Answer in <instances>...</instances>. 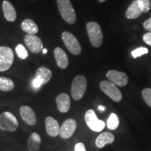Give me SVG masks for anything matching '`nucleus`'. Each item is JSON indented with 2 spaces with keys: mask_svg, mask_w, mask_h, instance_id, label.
Segmentation results:
<instances>
[{
  "mask_svg": "<svg viewBox=\"0 0 151 151\" xmlns=\"http://www.w3.org/2000/svg\"><path fill=\"white\" fill-rule=\"evenodd\" d=\"M58 10L65 22L73 24L76 20V15L70 0H57Z\"/></svg>",
  "mask_w": 151,
  "mask_h": 151,
  "instance_id": "nucleus-1",
  "label": "nucleus"
},
{
  "mask_svg": "<svg viewBox=\"0 0 151 151\" xmlns=\"http://www.w3.org/2000/svg\"><path fill=\"white\" fill-rule=\"evenodd\" d=\"M86 29L92 46L94 48L101 46L103 42V33L99 24L96 22H88Z\"/></svg>",
  "mask_w": 151,
  "mask_h": 151,
  "instance_id": "nucleus-2",
  "label": "nucleus"
},
{
  "mask_svg": "<svg viewBox=\"0 0 151 151\" xmlns=\"http://www.w3.org/2000/svg\"><path fill=\"white\" fill-rule=\"evenodd\" d=\"M87 80L82 75L76 76L72 81L71 88V97L76 101L81 100L84 97L87 90Z\"/></svg>",
  "mask_w": 151,
  "mask_h": 151,
  "instance_id": "nucleus-3",
  "label": "nucleus"
},
{
  "mask_svg": "<svg viewBox=\"0 0 151 151\" xmlns=\"http://www.w3.org/2000/svg\"><path fill=\"white\" fill-rule=\"evenodd\" d=\"M18 125V120L13 113L5 111L0 114V129L13 132L16 131Z\"/></svg>",
  "mask_w": 151,
  "mask_h": 151,
  "instance_id": "nucleus-4",
  "label": "nucleus"
},
{
  "mask_svg": "<svg viewBox=\"0 0 151 151\" xmlns=\"http://www.w3.org/2000/svg\"><path fill=\"white\" fill-rule=\"evenodd\" d=\"M99 88L104 93L110 97L113 101L120 102L122 99V94L116 85L108 81H103L99 83Z\"/></svg>",
  "mask_w": 151,
  "mask_h": 151,
  "instance_id": "nucleus-5",
  "label": "nucleus"
},
{
  "mask_svg": "<svg viewBox=\"0 0 151 151\" xmlns=\"http://www.w3.org/2000/svg\"><path fill=\"white\" fill-rule=\"evenodd\" d=\"M62 39L65 46L71 53L74 55H78L81 52V46L80 43L73 34L65 31L62 33Z\"/></svg>",
  "mask_w": 151,
  "mask_h": 151,
  "instance_id": "nucleus-6",
  "label": "nucleus"
},
{
  "mask_svg": "<svg viewBox=\"0 0 151 151\" xmlns=\"http://www.w3.org/2000/svg\"><path fill=\"white\" fill-rule=\"evenodd\" d=\"M14 61L12 49L7 46L0 47V71L9 70Z\"/></svg>",
  "mask_w": 151,
  "mask_h": 151,
  "instance_id": "nucleus-7",
  "label": "nucleus"
},
{
  "mask_svg": "<svg viewBox=\"0 0 151 151\" xmlns=\"http://www.w3.org/2000/svg\"><path fill=\"white\" fill-rule=\"evenodd\" d=\"M85 120L90 129L95 132H101L105 127L104 122L98 119L95 112L92 109H89L86 111Z\"/></svg>",
  "mask_w": 151,
  "mask_h": 151,
  "instance_id": "nucleus-8",
  "label": "nucleus"
},
{
  "mask_svg": "<svg viewBox=\"0 0 151 151\" xmlns=\"http://www.w3.org/2000/svg\"><path fill=\"white\" fill-rule=\"evenodd\" d=\"M24 41L27 48L33 53H39L43 50V44L42 41L35 35H26L24 37Z\"/></svg>",
  "mask_w": 151,
  "mask_h": 151,
  "instance_id": "nucleus-9",
  "label": "nucleus"
},
{
  "mask_svg": "<svg viewBox=\"0 0 151 151\" xmlns=\"http://www.w3.org/2000/svg\"><path fill=\"white\" fill-rule=\"evenodd\" d=\"M106 78L109 81L112 82L113 83L116 85L117 86L123 88L126 86L129 81V78L127 73L122 71H119L117 70H109L106 73Z\"/></svg>",
  "mask_w": 151,
  "mask_h": 151,
  "instance_id": "nucleus-10",
  "label": "nucleus"
},
{
  "mask_svg": "<svg viewBox=\"0 0 151 151\" xmlns=\"http://www.w3.org/2000/svg\"><path fill=\"white\" fill-rule=\"evenodd\" d=\"M77 128V122L74 119L66 120L60 127V135L62 139H67L72 137Z\"/></svg>",
  "mask_w": 151,
  "mask_h": 151,
  "instance_id": "nucleus-11",
  "label": "nucleus"
},
{
  "mask_svg": "<svg viewBox=\"0 0 151 151\" xmlns=\"http://www.w3.org/2000/svg\"><path fill=\"white\" fill-rule=\"evenodd\" d=\"M20 115L22 120L28 125L34 126L37 123V116L35 111L29 106H22L20 108Z\"/></svg>",
  "mask_w": 151,
  "mask_h": 151,
  "instance_id": "nucleus-12",
  "label": "nucleus"
},
{
  "mask_svg": "<svg viewBox=\"0 0 151 151\" xmlns=\"http://www.w3.org/2000/svg\"><path fill=\"white\" fill-rule=\"evenodd\" d=\"M46 131L47 134L50 137H55L60 134V127L59 123L54 118L48 116L45 120Z\"/></svg>",
  "mask_w": 151,
  "mask_h": 151,
  "instance_id": "nucleus-13",
  "label": "nucleus"
},
{
  "mask_svg": "<svg viewBox=\"0 0 151 151\" xmlns=\"http://www.w3.org/2000/svg\"><path fill=\"white\" fill-rule=\"evenodd\" d=\"M54 56L58 67L62 69H67L69 65V58L65 50L60 47H56L54 50Z\"/></svg>",
  "mask_w": 151,
  "mask_h": 151,
  "instance_id": "nucleus-14",
  "label": "nucleus"
},
{
  "mask_svg": "<svg viewBox=\"0 0 151 151\" xmlns=\"http://www.w3.org/2000/svg\"><path fill=\"white\" fill-rule=\"evenodd\" d=\"M56 104L58 111L61 113H67L71 106L70 97L66 93H62L56 97Z\"/></svg>",
  "mask_w": 151,
  "mask_h": 151,
  "instance_id": "nucleus-15",
  "label": "nucleus"
},
{
  "mask_svg": "<svg viewBox=\"0 0 151 151\" xmlns=\"http://www.w3.org/2000/svg\"><path fill=\"white\" fill-rule=\"evenodd\" d=\"M3 14L6 20L8 22H13L16 20V11L14 5L8 0H4L2 2Z\"/></svg>",
  "mask_w": 151,
  "mask_h": 151,
  "instance_id": "nucleus-16",
  "label": "nucleus"
},
{
  "mask_svg": "<svg viewBox=\"0 0 151 151\" xmlns=\"http://www.w3.org/2000/svg\"><path fill=\"white\" fill-rule=\"evenodd\" d=\"M115 141V137L111 132H103L98 136L95 140V145L97 148H104L106 145L112 143Z\"/></svg>",
  "mask_w": 151,
  "mask_h": 151,
  "instance_id": "nucleus-17",
  "label": "nucleus"
},
{
  "mask_svg": "<svg viewBox=\"0 0 151 151\" xmlns=\"http://www.w3.org/2000/svg\"><path fill=\"white\" fill-rule=\"evenodd\" d=\"M52 71L48 68L45 67H41L37 70L35 78L39 79L42 83L43 85L48 83L52 78Z\"/></svg>",
  "mask_w": 151,
  "mask_h": 151,
  "instance_id": "nucleus-18",
  "label": "nucleus"
},
{
  "mask_svg": "<svg viewBox=\"0 0 151 151\" xmlns=\"http://www.w3.org/2000/svg\"><path fill=\"white\" fill-rule=\"evenodd\" d=\"M141 14H142V11L138 4L137 1L134 0L127 8L125 12V16L128 19H136L141 16Z\"/></svg>",
  "mask_w": 151,
  "mask_h": 151,
  "instance_id": "nucleus-19",
  "label": "nucleus"
},
{
  "mask_svg": "<svg viewBox=\"0 0 151 151\" xmlns=\"http://www.w3.org/2000/svg\"><path fill=\"white\" fill-rule=\"evenodd\" d=\"M41 145V139L39 134L33 132L27 141V148L29 151H38Z\"/></svg>",
  "mask_w": 151,
  "mask_h": 151,
  "instance_id": "nucleus-20",
  "label": "nucleus"
},
{
  "mask_svg": "<svg viewBox=\"0 0 151 151\" xmlns=\"http://www.w3.org/2000/svg\"><path fill=\"white\" fill-rule=\"evenodd\" d=\"M21 28L24 32L29 35H35L39 32V27L32 19H25L21 23Z\"/></svg>",
  "mask_w": 151,
  "mask_h": 151,
  "instance_id": "nucleus-21",
  "label": "nucleus"
},
{
  "mask_svg": "<svg viewBox=\"0 0 151 151\" xmlns=\"http://www.w3.org/2000/svg\"><path fill=\"white\" fill-rule=\"evenodd\" d=\"M15 87V83L11 79L4 76H0V90L4 92L11 91Z\"/></svg>",
  "mask_w": 151,
  "mask_h": 151,
  "instance_id": "nucleus-22",
  "label": "nucleus"
},
{
  "mask_svg": "<svg viewBox=\"0 0 151 151\" xmlns=\"http://www.w3.org/2000/svg\"><path fill=\"white\" fill-rule=\"evenodd\" d=\"M119 124H120V120L118 116L116 113H111L107 120V127L111 130H115L118 127Z\"/></svg>",
  "mask_w": 151,
  "mask_h": 151,
  "instance_id": "nucleus-23",
  "label": "nucleus"
},
{
  "mask_svg": "<svg viewBox=\"0 0 151 151\" xmlns=\"http://www.w3.org/2000/svg\"><path fill=\"white\" fill-rule=\"evenodd\" d=\"M16 52L18 55V58L21 60H26L29 56L28 51L26 50L25 47L22 44H18L16 47Z\"/></svg>",
  "mask_w": 151,
  "mask_h": 151,
  "instance_id": "nucleus-24",
  "label": "nucleus"
},
{
  "mask_svg": "<svg viewBox=\"0 0 151 151\" xmlns=\"http://www.w3.org/2000/svg\"><path fill=\"white\" fill-rule=\"evenodd\" d=\"M142 13H148L150 9V0H137Z\"/></svg>",
  "mask_w": 151,
  "mask_h": 151,
  "instance_id": "nucleus-25",
  "label": "nucleus"
},
{
  "mask_svg": "<svg viewBox=\"0 0 151 151\" xmlns=\"http://www.w3.org/2000/svg\"><path fill=\"white\" fill-rule=\"evenodd\" d=\"M142 97L147 104L151 108V88H145L142 91Z\"/></svg>",
  "mask_w": 151,
  "mask_h": 151,
  "instance_id": "nucleus-26",
  "label": "nucleus"
},
{
  "mask_svg": "<svg viewBox=\"0 0 151 151\" xmlns=\"http://www.w3.org/2000/svg\"><path fill=\"white\" fill-rule=\"evenodd\" d=\"M147 53H148V49L144 48V47H140V48H138L132 51V55L133 56L134 58H137L138 57H141L143 55Z\"/></svg>",
  "mask_w": 151,
  "mask_h": 151,
  "instance_id": "nucleus-27",
  "label": "nucleus"
},
{
  "mask_svg": "<svg viewBox=\"0 0 151 151\" xmlns=\"http://www.w3.org/2000/svg\"><path fill=\"white\" fill-rule=\"evenodd\" d=\"M143 40L146 44L151 46V32L145 34L143 37Z\"/></svg>",
  "mask_w": 151,
  "mask_h": 151,
  "instance_id": "nucleus-28",
  "label": "nucleus"
},
{
  "mask_svg": "<svg viewBox=\"0 0 151 151\" xmlns=\"http://www.w3.org/2000/svg\"><path fill=\"white\" fill-rule=\"evenodd\" d=\"M32 84L33 88H35V89H39V88L41 87V86L43 85L42 83H41V81L37 78H35L33 79Z\"/></svg>",
  "mask_w": 151,
  "mask_h": 151,
  "instance_id": "nucleus-29",
  "label": "nucleus"
},
{
  "mask_svg": "<svg viewBox=\"0 0 151 151\" xmlns=\"http://www.w3.org/2000/svg\"><path fill=\"white\" fill-rule=\"evenodd\" d=\"M143 27L147 31H148L149 32H151V17L148 20H145L144 22H143Z\"/></svg>",
  "mask_w": 151,
  "mask_h": 151,
  "instance_id": "nucleus-30",
  "label": "nucleus"
},
{
  "mask_svg": "<svg viewBox=\"0 0 151 151\" xmlns=\"http://www.w3.org/2000/svg\"><path fill=\"white\" fill-rule=\"evenodd\" d=\"M75 151H87L84 143H78L75 145L74 147Z\"/></svg>",
  "mask_w": 151,
  "mask_h": 151,
  "instance_id": "nucleus-31",
  "label": "nucleus"
},
{
  "mask_svg": "<svg viewBox=\"0 0 151 151\" xmlns=\"http://www.w3.org/2000/svg\"><path fill=\"white\" fill-rule=\"evenodd\" d=\"M98 109H99L100 111H104L106 110V107L104 106H98Z\"/></svg>",
  "mask_w": 151,
  "mask_h": 151,
  "instance_id": "nucleus-32",
  "label": "nucleus"
},
{
  "mask_svg": "<svg viewBox=\"0 0 151 151\" xmlns=\"http://www.w3.org/2000/svg\"><path fill=\"white\" fill-rule=\"evenodd\" d=\"M43 54H46L47 53V49L46 48H43Z\"/></svg>",
  "mask_w": 151,
  "mask_h": 151,
  "instance_id": "nucleus-33",
  "label": "nucleus"
},
{
  "mask_svg": "<svg viewBox=\"0 0 151 151\" xmlns=\"http://www.w3.org/2000/svg\"><path fill=\"white\" fill-rule=\"evenodd\" d=\"M98 1H99V2H105V1H106V0H98Z\"/></svg>",
  "mask_w": 151,
  "mask_h": 151,
  "instance_id": "nucleus-34",
  "label": "nucleus"
}]
</instances>
